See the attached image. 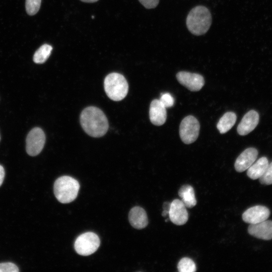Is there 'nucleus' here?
I'll return each mask as SVG.
<instances>
[{"instance_id": "nucleus-28", "label": "nucleus", "mask_w": 272, "mask_h": 272, "mask_svg": "<svg viewBox=\"0 0 272 272\" xmlns=\"http://www.w3.org/2000/svg\"><path fill=\"white\" fill-rule=\"evenodd\" d=\"M82 2H85V3H95L97 2L99 0H80Z\"/></svg>"}, {"instance_id": "nucleus-27", "label": "nucleus", "mask_w": 272, "mask_h": 272, "mask_svg": "<svg viewBox=\"0 0 272 272\" xmlns=\"http://www.w3.org/2000/svg\"><path fill=\"white\" fill-rule=\"evenodd\" d=\"M5 177V170L3 167L0 165V186L2 184Z\"/></svg>"}, {"instance_id": "nucleus-12", "label": "nucleus", "mask_w": 272, "mask_h": 272, "mask_svg": "<svg viewBox=\"0 0 272 272\" xmlns=\"http://www.w3.org/2000/svg\"><path fill=\"white\" fill-rule=\"evenodd\" d=\"M248 232L256 238L270 240L272 239V221L266 220L258 223L250 224Z\"/></svg>"}, {"instance_id": "nucleus-3", "label": "nucleus", "mask_w": 272, "mask_h": 272, "mask_svg": "<svg viewBox=\"0 0 272 272\" xmlns=\"http://www.w3.org/2000/svg\"><path fill=\"white\" fill-rule=\"evenodd\" d=\"M80 189L79 182L69 176H63L57 178L53 186L54 193L57 199L63 203L74 200Z\"/></svg>"}, {"instance_id": "nucleus-1", "label": "nucleus", "mask_w": 272, "mask_h": 272, "mask_svg": "<svg viewBox=\"0 0 272 272\" xmlns=\"http://www.w3.org/2000/svg\"><path fill=\"white\" fill-rule=\"evenodd\" d=\"M80 122L84 130L94 138L104 135L109 126L105 114L99 108L94 106L88 107L82 111Z\"/></svg>"}, {"instance_id": "nucleus-8", "label": "nucleus", "mask_w": 272, "mask_h": 272, "mask_svg": "<svg viewBox=\"0 0 272 272\" xmlns=\"http://www.w3.org/2000/svg\"><path fill=\"white\" fill-rule=\"evenodd\" d=\"M178 81L191 91L200 90L205 84L203 77L196 73L181 71L176 74Z\"/></svg>"}, {"instance_id": "nucleus-11", "label": "nucleus", "mask_w": 272, "mask_h": 272, "mask_svg": "<svg viewBox=\"0 0 272 272\" xmlns=\"http://www.w3.org/2000/svg\"><path fill=\"white\" fill-rule=\"evenodd\" d=\"M258 156V151L254 148H248L243 151L236 159L234 167L238 172L248 169L254 162Z\"/></svg>"}, {"instance_id": "nucleus-15", "label": "nucleus", "mask_w": 272, "mask_h": 272, "mask_svg": "<svg viewBox=\"0 0 272 272\" xmlns=\"http://www.w3.org/2000/svg\"><path fill=\"white\" fill-rule=\"evenodd\" d=\"M128 219L131 225L137 229L145 228L148 224V219L145 210L140 207H134L129 211Z\"/></svg>"}, {"instance_id": "nucleus-14", "label": "nucleus", "mask_w": 272, "mask_h": 272, "mask_svg": "<svg viewBox=\"0 0 272 272\" xmlns=\"http://www.w3.org/2000/svg\"><path fill=\"white\" fill-rule=\"evenodd\" d=\"M149 116L151 122L155 125H163L166 120L167 112L166 107L160 100H153L150 106Z\"/></svg>"}, {"instance_id": "nucleus-10", "label": "nucleus", "mask_w": 272, "mask_h": 272, "mask_svg": "<svg viewBox=\"0 0 272 272\" xmlns=\"http://www.w3.org/2000/svg\"><path fill=\"white\" fill-rule=\"evenodd\" d=\"M269 215V210L266 207L255 206L243 213L242 219L246 223L254 224L267 220Z\"/></svg>"}, {"instance_id": "nucleus-20", "label": "nucleus", "mask_w": 272, "mask_h": 272, "mask_svg": "<svg viewBox=\"0 0 272 272\" xmlns=\"http://www.w3.org/2000/svg\"><path fill=\"white\" fill-rule=\"evenodd\" d=\"M177 268L179 272H194L196 270L194 262L188 257H183L179 261Z\"/></svg>"}, {"instance_id": "nucleus-24", "label": "nucleus", "mask_w": 272, "mask_h": 272, "mask_svg": "<svg viewBox=\"0 0 272 272\" xmlns=\"http://www.w3.org/2000/svg\"><path fill=\"white\" fill-rule=\"evenodd\" d=\"M18 266L12 262H3L0 263V272H18Z\"/></svg>"}, {"instance_id": "nucleus-21", "label": "nucleus", "mask_w": 272, "mask_h": 272, "mask_svg": "<svg viewBox=\"0 0 272 272\" xmlns=\"http://www.w3.org/2000/svg\"><path fill=\"white\" fill-rule=\"evenodd\" d=\"M41 0H26V10L29 15H34L39 11Z\"/></svg>"}, {"instance_id": "nucleus-5", "label": "nucleus", "mask_w": 272, "mask_h": 272, "mask_svg": "<svg viewBox=\"0 0 272 272\" xmlns=\"http://www.w3.org/2000/svg\"><path fill=\"white\" fill-rule=\"evenodd\" d=\"M100 240L98 236L91 232L79 235L76 239L74 247L77 253L83 256H88L94 253L99 248Z\"/></svg>"}, {"instance_id": "nucleus-9", "label": "nucleus", "mask_w": 272, "mask_h": 272, "mask_svg": "<svg viewBox=\"0 0 272 272\" xmlns=\"http://www.w3.org/2000/svg\"><path fill=\"white\" fill-rule=\"evenodd\" d=\"M168 215L170 221L177 225L185 224L188 219L186 206L178 199H175L171 202Z\"/></svg>"}, {"instance_id": "nucleus-2", "label": "nucleus", "mask_w": 272, "mask_h": 272, "mask_svg": "<svg viewBox=\"0 0 272 272\" xmlns=\"http://www.w3.org/2000/svg\"><path fill=\"white\" fill-rule=\"evenodd\" d=\"M212 15L209 10L203 6H197L188 13L186 24L188 30L193 35L200 36L207 32L212 24Z\"/></svg>"}, {"instance_id": "nucleus-13", "label": "nucleus", "mask_w": 272, "mask_h": 272, "mask_svg": "<svg viewBox=\"0 0 272 272\" xmlns=\"http://www.w3.org/2000/svg\"><path fill=\"white\" fill-rule=\"evenodd\" d=\"M259 114L254 110L247 112L238 125L237 132L241 135H245L251 132L257 125Z\"/></svg>"}, {"instance_id": "nucleus-19", "label": "nucleus", "mask_w": 272, "mask_h": 272, "mask_svg": "<svg viewBox=\"0 0 272 272\" xmlns=\"http://www.w3.org/2000/svg\"><path fill=\"white\" fill-rule=\"evenodd\" d=\"M52 47L51 45L44 44L41 46L35 52L33 55V61L36 63H43L49 57Z\"/></svg>"}, {"instance_id": "nucleus-23", "label": "nucleus", "mask_w": 272, "mask_h": 272, "mask_svg": "<svg viewBox=\"0 0 272 272\" xmlns=\"http://www.w3.org/2000/svg\"><path fill=\"white\" fill-rule=\"evenodd\" d=\"M159 100L166 108L171 107L174 105V98L168 93L162 94Z\"/></svg>"}, {"instance_id": "nucleus-6", "label": "nucleus", "mask_w": 272, "mask_h": 272, "mask_svg": "<svg viewBox=\"0 0 272 272\" xmlns=\"http://www.w3.org/2000/svg\"><path fill=\"white\" fill-rule=\"evenodd\" d=\"M200 124L197 119L192 115L183 119L179 126V135L182 141L190 144L197 139L199 132Z\"/></svg>"}, {"instance_id": "nucleus-26", "label": "nucleus", "mask_w": 272, "mask_h": 272, "mask_svg": "<svg viewBox=\"0 0 272 272\" xmlns=\"http://www.w3.org/2000/svg\"><path fill=\"white\" fill-rule=\"evenodd\" d=\"M171 203L169 202H165L163 205V211L162 213L163 217H166L169 215V211L170 208Z\"/></svg>"}, {"instance_id": "nucleus-4", "label": "nucleus", "mask_w": 272, "mask_h": 272, "mask_svg": "<svg viewBox=\"0 0 272 272\" xmlns=\"http://www.w3.org/2000/svg\"><path fill=\"white\" fill-rule=\"evenodd\" d=\"M104 87L107 96L115 101L124 99L128 91L126 80L123 75L117 73H110L105 77Z\"/></svg>"}, {"instance_id": "nucleus-25", "label": "nucleus", "mask_w": 272, "mask_h": 272, "mask_svg": "<svg viewBox=\"0 0 272 272\" xmlns=\"http://www.w3.org/2000/svg\"><path fill=\"white\" fill-rule=\"evenodd\" d=\"M146 9L156 8L159 4V0H139Z\"/></svg>"}, {"instance_id": "nucleus-7", "label": "nucleus", "mask_w": 272, "mask_h": 272, "mask_svg": "<svg viewBox=\"0 0 272 272\" xmlns=\"http://www.w3.org/2000/svg\"><path fill=\"white\" fill-rule=\"evenodd\" d=\"M45 142V135L43 130L34 127L28 133L26 138V149L28 155L35 156L42 150Z\"/></svg>"}, {"instance_id": "nucleus-22", "label": "nucleus", "mask_w": 272, "mask_h": 272, "mask_svg": "<svg viewBox=\"0 0 272 272\" xmlns=\"http://www.w3.org/2000/svg\"><path fill=\"white\" fill-rule=\"evenodd\" d=\"M259 181L263 184H272V162L268 164L265 173L259 178Z\"/></svg>"}, {"instance_id": "nucleus-17", "label": "nucleus", "mask_w": 272, "mask_h": 272, "mask_svg": "<svg viewBox=\"0 0 272 272\" xmlns=\"http://www.w3.org/2000/svg\"><path fill=\"white\" fill-rule=\"evenodd\" d=\"M178 195L186 207L191 208L196 205L194 189L191 185H182L178 190Z\"/></svg>"}, {"instance_id": "nucleus-18", "label": "nucleus", "mask_w": 272, "mask_h": 272, "mask_svg": "<svg viewBox=\"0 0 272 272\" xmlns=\"http://www.w3.org/2000/svg\"><path fill=\"white\" fill-rule=\"evenodd\" d=\"M237 119L236 115L233 112L225 113L219 120L217 127L220 133L228 131L235 124Z\"/></svg>"}, {"instance_id": "nucleus-16", "label": "nucleus", "mask_w": 272, "mask_h": 272, "mask_svg": "<svg viewBox=\"0 0 272 272\" xmlns=\"http://www.w3.org/2000/svg\"><path fill=\"white\" fill-rule=\"evenodd\" d=\"M268 164L267 158L265 157L260 158L247 169V176L253 180L260 178L265 173Z\"/></svg>"}, {"instance_id": "nucleus-29", "label": "nucleus", "mask_w": 272, "mask_h": 272, "mask_svg": "<svg viewBox=\"0 0 272 272\" xmlns=\"http://www.w3.org/2000/svg\"><path fill=\"white\" fill-rule=\"evenodd\" d=\"M0 140H1V137H0Z\"/></svg>"}]
</instances>
